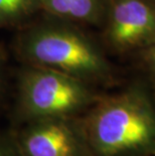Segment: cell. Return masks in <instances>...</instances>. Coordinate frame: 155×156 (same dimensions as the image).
Listing matches in <instances>:
<instances>
[{
    "label": "cell",
    "instance_id": "5b68a950",
    "mask_svg": "<svg viewBox=\"0 0 155 156\" xmlns=\"http://www.w3.org/2000/svg\"><path fill=\"white\" fill-rule=\"evenodd\" d=\"M106 37L118 51L155 42V5L150 0H111L108 3Z\"/></svg>",
    "mask_w": 155,
    "mask_h": 156
},
{
    "label": "cell",
    "instance_id": "7a4b0ae2",
    "mask_svg": "<svg viewBox=\"0 0 155 156\" xmlns=\"http://www.w3.org/2000/svg\"><path fill=\"white\" fill-rule=\"evenodd\" d=\"M82 120L94 156L155 155V104L142 89L99 98Z\"/></svg>",
    "mask_w": 155,
    "mask_h": 156
},
{
    "label": "cell",
    "instance_id": "9c48e42d",
    "mask_svg": "<svg viewBox=\"0 0 155 156\" xmlns=\"http://www.w3.org/2000/svg\"><path fill=\"white\" fill-rule=\"evenodd\" d=\"M0 156H22L13 129L0 131Z\"/></svg>",
    "mask_w": 155,
    "mask_h": 156
},
{
    "label": "cell",
    "instance_id": "277c9868",
    "mask_svg": "<svg viewBox=\"0 0 155 156\" xmlns=\"http://www.w3.org/2000/svg\"><path fill=\"white\" fill-rule=\"evenodd\" d=\"M13 130L22 156H94L81 117L39 119Z\"/></svg>",
    "mask_w": 155,
    "mask_h": 156
},
{
    "label": "cell",
    "instance_id": "8992f818",
    "mask_svg": "<svg viewBox=\"0 0 155 156\" xmlns=\"http://www.w3.org/2000/svg\"><path fill=\"white\" fill-rule=\"evenodd\" d=\"M47 15L72 23H100L106 15L107 0H39Z\"/></svg>",
    "mask_w": 155,
    "mask_h": 156
},
{
    "label": "cell",
    "instance_id": "3957f363",
    "mask_svg": "<svg viewBox=\"0 0 155 156\" xmlns=\"http://www.w3.org/2000/svg\"><path fill=\"white\" fill-rule=\"evenodd\" d=\"M100 98L91 84L55 69L22 65L14 79L15 128L47 118L80 117Z\"/></svg>",
    "mask_w": 155,
    "mask_h": 156
},
{
    "label": "cell",
    "instance_id": "30bf717a",
    "mask_svg": "<svg viewBox=\"0 0 155 156\" xmlns=\"http://www.w3.org/2000/svg\"><path fill=\"white\" fill-rule=\"evenodd\" d=\"M148 48H148L147 51V62L155 78V42Z\"/></svg>",
    "mask_w": 155,
    "mask_h": 156
},
{
    "label": "cell",
    "instance_id": "6da1fadb",
    "mask_svg": "<svg viewBox=\"0 0 155 156\" xmlns=\"http://www.w3.org/2000/svg\"><path fill=\"white\" fill-rule=\"evenodd\" d=\"M48 16L20 26L13 49L21 64L55 69L91 85L105 81L110 67L99 45L75 23Z\"/></svg>",
    "mask_w": 155,
    "mask_h": 156
},
{
    "label": "cell",
    "instance_id": "ba28073f",
    "mask_svg": "<svg viewBox=\"0 0 155 156\" xmlns=\"http://www.w3.org/2000/svg\"><path fill=\"white\" fill-rule=\"evenodd\" d=\"M9 86H10V74H9L7 55L0 46V110L8 96Z\"/></svg>",
    "mask_w": 155,
    "mask_h": 156
},
{
    "label": "cell",
    "instance_id": "52a82bcc",
    "mask_svg": "<svg viewBox=\"0 0 155 156\" xmlns=\"http://www.w3.org/2000/svg\"><path fill=\"white\" fill-rule=\"evenodd\" d=\"M39 11V0H0V28L20 27Z\"/></svg>",
    "mask_w": 155,
    "mask_h": 156
}]
</instances>
